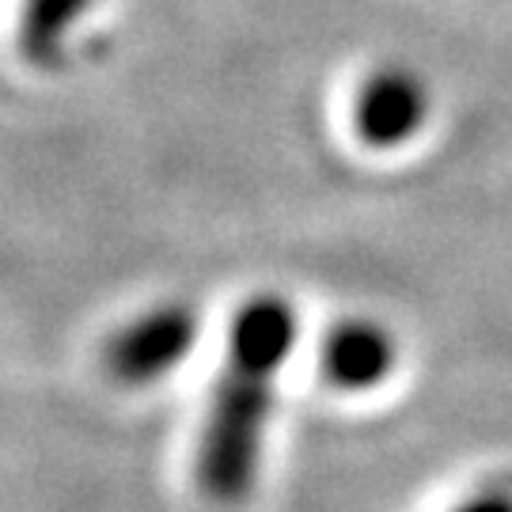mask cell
Here are the masks:
<instances>
[{"instance_id":"cell-1","label":"cell","mask_w":512,"mask_h":512,"mask_svg":"<svg viewBox=\"0 0 512 512\" xmlns=\"http://www.w3.org/2000/svg\"><path fill=\"white\" fill-rule=\"evenodd\" d=\"M293 346L296 311L285 296H251L236 311L228 361L213 387L198 444V486L220 509H236L255 494L270 395Z\"/></svg>"},{"instance_id":"cell-2","label":"cell","mask_w":512,"mask_h":512,"mask_svg":"<svg viewBox=\"0 0 512 512\" xmlns=\"http://www.w3.org/2000/svg\"><path fill=\"white\" fill-rule=\"evenodd\" d=\"M194 338H198L194 311L179 308V304H164V308L145 311L141 319H133L118 330L107 342L103 361H107L114 380L141 387L167 376L179 365L194 349Z\"/></svg>"},{"instance_id":"cell-3","label":"cell","mask_w":512,"mask_h":512,"mask_svg":"<svg viewBox=\"0 0 512 512\" xmlns=\"http://www.w3.org/2000/svg\"><path fill=\"white\" fill-rule=\"evenodd\" d=\"M429 114L425 84L410 69H380L368 76L353 103L357 137L372 148H399L421 129Z\"/></svg>"},{"instance_id":"cell-4","label":"cell","mask_w":512,"mask_h":512,"mask_svg":"<svg viewBox=\"0 0 512 512\" xmlns=\"http://www.w3.org/2000/svg\"><path fill=\"white\" fill-rule=\"evenodd\" d=\"M395 365V342L372 319H346L323 342V376L342 391H368L384 384Z\"/></svg>"},{"instance_id":"cell-5","label":"cell","mask_w":512,"mask_h":512,"mask_svg":"<svg viewBox=\"0 0 512 512\" xmlns=\"http://www.w3.org/2000/svg\"><path fill=\"white\" fill-rule=\"evenodd\" d=\"M92 0H23L19 12V54L38 69H50L61 61L65 35L76 27V19L88 12Z\"/></svg>"},{"instance_id":"cell-6","label":"cell","mask_w":512,"mask_h":512,"mask_svg":"<svg viewBox=\"0 0 512 512\" xmlns=\"http://www.w3.org/2000/svg\"><path fill=\"white\" fill-rule=\"evenodd\" d=\"M456 512H512V475H501L497 482L482 486Z\"/></svg>"}]
</instances>
